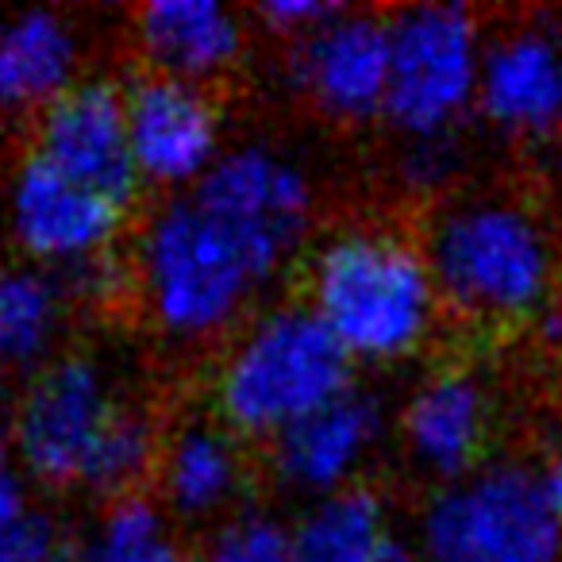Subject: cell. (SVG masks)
Returning <instances> with one entry per match:
<instances>
[{"mask_svg":"<svg viewBox=\"0 0 562 562\" xmlns=\"http://www.w3.org/2000/svg\"><path fill=\"white\" fill-rule=\"evenodd\" d=\"M293 255L204 209L193 193L162 201L132 255V290L147 324L178 347L232 339Z\"/></svg>","mask_w":562,"mask_h":562,"instance_id":"6da1fadb","label":"cell"},{"mask_svg":"<svg viewBox=\"0 0 562 562\" xmlns=\"http://www.w3.org/2000/svg\"><path fill=\"white\" fill-rule=\"evenodd\" d=\"M420 247L443 313L470 328H520L554 305L562 247L528 196L508 189L451 193L431 209Z\"/></svg>","mask_w":562,"mask_h":562,"instance_id":"7a4b0ae2","label":"cell"},{"mask_svg":"<svg viewBox=\"0 0 562 562\" xmlns=\"http://www.w3.org/2000/svg\"><path fill=\"white\" fill-rule=\"evenodd\" d=\"M305 305L359 367L416 359L443 313L420 239L385 224H347L316 243Z\"/></svg>","mask_w":562,"mask_h":562,"instance_id":"3957f363","label":"cell"},{"mask_svg":"<svg viewBox=\"0 0 562 562\" xmlns=\"http://www.w3.org/2000/svg\"><path fill=\"white\" fill-rule=\"evenodd\" d=\"M355 385V362L305 301L255 313L212 374V408L239 439H278Z\"/></svg>","mask_w":562,"mask_h":562,"instance_id":"277c9868","label":"cell"},{"mask_svg":"<svg viewBox=\"0 0 562 562\" xmlns=\"http://www.w3.org/2000/svg\"><path fill=\"white\" fill-rule=\"evenodd\" d=\"M416 554L424 562H562V524L539 470L497 459L436 485L416 520Z\"/></svg>","mask_w":562,"mask_h":562,"instance_id":"5b68a950","label":"cell"},{"mask_svg":"<svg viewBox=\"0 0 562 562\" xmlns=\"http://www.w3.org/2000/svg\"><path fill=\"white\" fill-rule=\"evenodd\" d=\"M112 367L89 351L55 355L16 393L9 428V451L47 490H86L101 447L132 408Z\"/></svg>","mask_w":562,"mask_h":562,"instance_id":"8992f818","label":"cell"},{"mask_svg":"<svg viewBox=\"0 0 562 562\" xmlns=\"http://www.w3.org/2000/svg\"><path fill=\"white\" fill-rule=\"evenodd\" d=\"M390 20V86L382 116L401 139L454 135L477 109L485 27L451 0L405 4Z\"/></svg>","mask_w":562,"mask_h":562,"instance_id":"52a82bcc","label":"cell"},{"mask_svg":"<svg viewBox=\"0 0 562 562\" xmlns=\"http://www.w3.org/2000/svg\"><path fill=\"white\" fill-rule=\"evenodd\" d=\"M4 224L27 266L66 278L97 258L116 255L124 209L78 186L32 150L4 189Z\"/></svg>","mask_w":562,"mask_h":562,"instance_id":"ba28073f","label":"cell"},{"mask_svg":"<svg viewBox=\"0 0 562 562\" xmlns=\"http://www.w3.org/2000/svg\"><path fill=\"white\" fill-rule=\"evenodd\" d=\"M285 86L331 124L382 116L390 86V20L367 9H339L324 27L285 47Z\"/></svg>","mask_w":562,"mask_h":562,"instance_id":"9c48e42d","label":"cell"},{"mask_svg":"<svg viewBox=\"0 0 562 562\" xmlns=\"http://www.w3.org/2000/svg\"><path fill=\"white\" fill-rule=\"evenodd\" d=\"M124 109L135 173L150 189L193 193L227 150L224 116L204 86L143 70L124 86Z\"/></svg>","mask_w":562,"mask_h":562,"instance_id":"30bf717a","label":"cell"},{"mask_svg":"<svg viewBox=\"0 0 562 562\" xmlns=\"http://www.w3.org/2000/svg\"><path fill=\"white\" fill-rule=\"evenodd\" d=\"M477 112L508 143L562 139V12H536L485 40Z\"/></svg>","mask_w":562,"mask_h":562,"instance_id":"8fae6325","label":"cell"},{"mask_svg":"<svg viewBox=\"0 0 562 562\" xmlns=\"http://www.w3.org/2000/svg\"><path fill=\"white\" fill-rule=\"evenodd\" d=\"M35 155L124 212L143 189L127 143L124 86L109 78H81L35 120Z\"/></svg>","mask_w":562,"mask_h":562,"instance_id":"7c38bea8","label":"cell"},{"mask_svg":"<svg viewBox=\"0 0 562 562\" xmlns=\"http://www.w3.org/2000/svg\"><path fill=\"white\" fill-rule=\"evenodd\" d=\"M193 196L204 209L270 239L285 255H297L316 216L313 173L301 158L266 139L227 147Z\"/></svg>","mask_w":562,"mask_h":562,"instance_id":"4fadbf2b","label":"cell"},{"mask_svg":"<svg viewBox=\"0 0 562 562\" xmlns=\"http://www.w3.org/2000/svg\"><path fill=\"white\" fill-rule=\"evenodd\" d=\"M382 439V401L370 390L351 385L336 401H328L324 408L281 431L278 439H270L266 462H270V477L278 482V490L301 501H316L359 485Z\"/></svg>","mask_w":562,"mask_h":562,"instance_id":"5bb4252c","label":"cell"},{"mask_svg":"<svg viewBox=\"0 0 562 562\" xmlns=\"http://www.w3.org/2000/svg\"><path fill=\"white\" fill-rule=\"evenodd\" d=\"M493 401L482 374L467 367H439L408 390L397 416L405 459L436 485L459 482L485 462L493 439Z\"/></svg>","mask_w":562,"mask_h":562,"instance_id":"9a60e30c","label":"cell"},{"mask_svg":"<svg viewBox=\"0 0 562 562\" xmlns=\"http://www.w3.org/2000/svg\"><path fill=\"white\" fill-rule=\"evenodd\" d=\"M132 43L147 74L204 86L239 70L250 24L224 0H150L132 12Z\"/></svg>","mask_w":562,"mask_h":562,"instance_id":"2e32d148","label":"cell"},{"mask_svg":"<svg viewBox=\"0 0 562 562\" xmlns=\"http://www.w3.org/2000/svg\"><path fill=\"white\" fill-rule=\"evenodd\" d=\"M158 505L178 524H212L239 513L250 482L247 447L216 416H193L170 428L158 447Z\"/></svg>","mask_w":562,"mask_h":562,"instance_id":"e0dca14e","label":"cell"},{"mask_svg":"<svg viewBox=\"0 0 562 562\" xmlns=\"http://www.w3.org/2000/svg\"><path fill=\"white\" fill-rule=\"evenodd\" d=\"M86 43L66 12L16 9L0 16V120H40L81 81Z\"/></svg>","mask_w":562,"mask_h":562,"instance_id":"ac0fdd59","label":"cell"},{"mask_svg":"<svg viewBox=\"0 0 562 562\" xmlns=\"http://www.w3.org/2000/svg\"><path fill=\"white\" fill-rule=\"evenodd\" d=\"M297 562H378L393 547L390 505L370 485L305 501L290 524Z\"/></svg>","mask_w":562,"mask_h":562,"instance_id":"d6986e66","label":"cell"},{"mask_svg":"<svg viewBox=\"0 0 562 562\" xmlns=\"http://www.w3.org/2000/svg\"><path fill=\"white\" fill-rule=\"evenodd\" d=\"M63 281L40 266H0V378L27 374L47 367L58 355L66 331Z\"/></svg>","mask_w":562,"mask_h":562,"instance_id":"ffe728a7","label":"cell"},{"mask_svg":"<svg viewBox=\"0 0 562 562\" xmlns=\"http://www.w3.org/2000/svg\"><path fill=\"white\" fill-rule=\"evenodd\" d=\"M63 562H196V554L155 497L132 493L109 501Z\"/></svg>","mask_w":562,"mask_h":562,"instance_id":"44dd1931","label":"cell"},{"mask_svg":"<svg viewBox=\"0 0 562 562\" xmlns=\"http://www.w3.org/2000/svg\"><path fill=\"white\" fill-rule=\"evenodd\" d=\"M58 524L35 505L32 482L0 443V562H58Z\"/></svg>","mask_w":562,"mask_h":562,"instance_id":"7402d4cb","label":"cell"},{"mask_svg":"<svg viewBox=\"0 0 562 562\" xmlns=\"http://www.w3.org/2000/svg\"><path fill=\"white\" fill-rule=\"evenodd\" d=\"M196 562H297L290 524L262 508H239L204 536Z\"/></svg>","mask_w":562,"mask_h":562,"instance_id":"603a6c76","label":"cell"},{"mask_svg":"<svg viewBox=\"0 0 562 562\" xmlns=\"http://www.w3.org/2000/svg\"><path fill=\"white\" fill-rule=\"evenodd\" d=\"M467 143L462 132L454 135H424V139H401V155L393 162L397 186L413 196H451L454 181L467 170Z\"/></svg>","mask_w":562,"mask_h":562,"instance_id":"cb8c5ba5","label":"cell"},{"mask_svg":"<svg viewBox=\"0 0 562 562\" xmlns=\"http://www.w3.org/2000/svg\"><path fill=\"white\" fill-rule=\"evenodd\" d=\"M339 9L344 4H321V0H270V4H258L255 20L290 47V43L305 40L316 27L328 24Z\"/></svg>","mask_w":562,"mask_h":562,"instance_id":"d4e9b609","label":"cell"},{"mask_svg":"<svg viewBox=\"0 0 562 562\" xmlns=\"http://www.w3.org/2000/svg\"><path fill=\"white\" fill-rule=\"evenodd\" d=\"M539 344H543L547 359L562 370V297L539 316Z\"/></svg>","mask_w":562,"mask_h":562,"instance_id":"484cf974","label":"cell"},{"mask_svg":"<svg viewBox=\"0 0 562 562\" xmlns=\"http://www.w3.org/2000/svg\"><path fill=\"white\" fill-rule=\"evenodd\" d=\"M539 477H543V490H547V497H551V508H554V516H559V524H562V439L551 447L547 462L539 467Z\"/></svg>","mask_w":562,"mask_h":562,"instance_id":"4316f807","label":"cell"},{"mask_svg":"<svg viewBox=\"0 0 562 562\" xmlns=\"http://www.w3.org/2000/svg\"><path fill=\"white\" fill-rule=\"evenodd\" d=\"M551 193H554V204L562 212V139L554 143V155H551Z\"/></svg>","mask_w":562,"mask_h":562,"instance_id":"83f0119b","label":"cell"},{"mask_svg":"<svg viewBox=\"0 0 562 562\" xmlns=\"http://www.w3.org/2000/svg\"><path fill=\"white\" fill-rule=\"evenodd\" d=\"M378 562H424V559L416 554V547H405V543H397V539H393V547Z\"/></svg>","mask_w":562,"mask_h":562,"instance_id":"f1b7e54d","label":"cell"},{"mask_svg":"<svg viewBox=\"0 0 562 562\" xmlns=\"http://www.w3.org/2000/svg\"><path fill=\"white\" fill-rule=\"evenodd\" d=\"M58 562H63V559H58Z\"/></svg>","mask_w":562,"mask_h":562,"instance_id":"f546056e","label":"cell"}]
</instances>
